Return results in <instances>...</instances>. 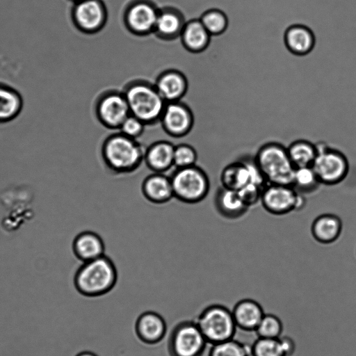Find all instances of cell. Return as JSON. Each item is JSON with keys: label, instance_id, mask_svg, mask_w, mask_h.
<instances>
[{"label": "cell", "instance_id": "cell-1", "mask_svg": "<svg viewBox=\"0 0 356 356\" xmlns=\"http://www.w3.org/2000/svg\"><path fill=\"white\" fill-rule=\"evenodd\" d=\"M145 148L137 139L122 133L106 137L101 147L102 161L113 175H129L136 172L144 162Z\"/></svg>", "mask_w": 356, "mask_h": 356}, {"label": "cell", "instance_id": "cell-2", "mask_svg": "<svg viewBox=\"0 0 356 356\" xmlns=\"http://www.w3.org/2000/svg\"><path fill=\"white\" fill-rule=\"evenodd\" d=\"M118 280L114 262L106 255L83 262L74 277L77 290L88 297H98L111 291Z\"/></svg>", "mask_w": 356, "mask_h": 356}, {"label": "cell", "instance_id": "cell-3", "mask_svg": "<svg viewBox=\"0 0 356 356\" xmlns=\"http://www.w3.org/2000/svg\"><path fill=\"white\" fill-rule=\"evenodd\" d=\"M254 159L267 184L293 185L296 168L287 151V146L278 141H268L258 148Z\"/></svg>", "mask_w": 356, "mask_h": 356}, {"label": "cell", "instance_id": "cell-4", "mask_svg": "<svg viewBox=\"0 0 356 356\" xmlns=\"http://www.w3.org/2000/svg\"><path fill=\"white\" fill-rule=\"evenodd\" d=\"M130 113L145 124L160 120L166 102L154 85L143 81L131 83L123 92Z\"/></svg>", "mask_w": 356, "mask_h": 356}, {"label": "cell", "instance_id": "cell-5", "mask_svg": "<svg viewBox=\"0 0 356 356\" xmlns=\"http://www.w3.org/2000/svg\"><path fill=\"white\" fill-rule=\"evenodd\" d=\"M170 178L174 197L183 203H199L207 196L210 190L209 176L197 165L175 168Z\"/></svg>", "mask_w": 356, "mask_h": 356}, {"label": "cell", "instance_id": "cell-6", "mask_svg": "<svg viewBox=\"0 0 356 356\" xmlns=\"http://www.w3.org/2000/svg\"><path fill=\"white\" fill-rule=\"evenodd\" d=\"M195 322L207 343L212 345L234 339L237 328L232 310L218 304L204 309Z\"/></svg>", "mask_w": 356, "mask_h": 356}, {"label": "cell", "instance_id": "cell-7", "mask_svg": "<svg viewBox=\"0 0 356 356\" xmlns=\"http://www.w3.org/2000/svg\"><path fill=\"white\" fill-rule=\"evenodd\" d=\"M315 144L317 155L312 167L321 184L334 186L343 181L349 172L346 155L325 141Z\"/></svg>", "mask_w": 356, "mask_h": 356}, {"label": "cell", "instance_id": "cell-8", "mask_svg": "<svg viewBox=\"0 0 356 356\" xmlns=\"http://www.w3.org/2000/svg\"><path fill=\"white\" fill-rule=\"evenodd\" d=\"M207 341L195 321H184L172 329L168 341L170 356H202Z\"/></svg>", "mask_w": 356, "mask_h": 356}, {"label": "cell", "instance_id": "cell-9", "mask_svg": "<svg viewBox=\"0 0 356 356\" xmlns=\"http://www.w3.org/2000/svg\"><path fill=\"white\" fill-rule=\"evenodd\" d=\"M260 202L266 211L277 216L300 210L306 204L303 195L293 187L279 184H266L262 190Z\"/></svg>", "mask_w": 356, "mask_h": 356}, {"label": "cell", "instance_id": "cell-10", "mask_svg": "<svg viewBox=\"0 0 356 356\" xmlns=\"http://www.w3.org/2000/svg\"><path fill=\"white\" fill-rule=\"evenodd\" d=\"M130 114L123 92H107L99 99L96 104L98 120L104 127L111 129H119Z\"/></svg>", "mask_w": 356, "mask_h": 356}, {"label": "cell", "instance_id": "cell-11", "mask_svg": "<svg viewBox=\"0 0 356 356\" xmlns=\"http://www.w3.org/2000/svg\"><path fill=\"white\" fill-rule=\"evenodd\" d=\"M160 121L168 135L174 138H182L191 131L194 118L191 108L177 101L166 103Z\"/></svg>", "mask_w": 356, "mask_h": 356}, {"label": "cell", "instance_id": "cell-12", "mask_svg": "<svg viewBox=\"0 0 356 356\" xmlns=\"http://www.w3.org/2000/svg\"><path fill=\"white\" fill-rule=\"evenodd\" d=\"M71 16L76 29L88 34L100 31L107 19L104 8L97 0L78 2L73 8Z\"/></svg>", "mask_w": 356, "mask_h": 356}, {"label": "cell", "instance_id": "cell-13", "mask_svg": "<svg viewBox=\"0 0 356 356\" xmlns=\"http://www.w3.org/2000/svg\"><path fill=\"white\" fill-rule=\"evenodd\" d=\"M159 12L145 2L131 6L124 15V24L129 31L137 35L154 32Z\"/></svg>", "mask_w": 356, "mask_h": 356}, {"label": "cell", "instance_id": "cell-14", "mask_svg": "<svg viewBox=\"0 0 356 356\" xmlns=\"http://www.w3.org/2000/svg\"><path fill=\"white\" fill-rule=\"evenodd\" d=\"M135 330L138 339L144 343H159L166 334V323L163 318L155 312L141 314L136 320Z\"/></svg>", "mask_w": 356, "mask_h": 356}, {"label": "cell", "instance_id": "cell-15", "mask_svg": "<svg viewBox=\"0 0 356 356\" xmlns=\"http://www.w3.org/2000/svg\"><path fill=\"white\" fill-rule=\"evenodd\" d=\"M141 192L148 202L154 204H165L174 197L170 176L161 172L147 175L142 182Z\"/></svg>", "mask_w": 356, "mask_h": 356}, {"label": "cell", "instance_id": "cell-16", "mask_svg": "<svg viewBox=\"0 0 356 356\" xmlns=\"http://www.w3.org/2000/svg\"><path fill=\"white\" fill-rule=\"evenodd\" d=\"M175 147L168 140H159L145 148L144 163L152 172L165 173L174 166Z\"/></svg>", "mask_w": 356, "mask_h": 356}, {"label": "cell", "instance_id": "cell-17", "mask_svg": "<svg viewBox=\"0 0 356 356\" xmlns=\"http://www.w3.org/2000/svg\"><path fill=\"white\" fill-rule=\"evenodd\" d=\"M154 86L167 103L177 102L185 95L188 81L181 72L168 70L158 76Z\"/></svg>", "mask_w": 356, "mask_h": 356}, {"label": "cell", "instance_id": "cell-18", "mask_svg": "<svg viewBox=\"0 0 356 356\" xmlns=\"http://www.w3.org/2000/svg\"><path fill=\"white\" fill-rule=\"evenodd\" d=\"M214 206L218 213L227 219H236L249 209L237 191L220 186L214 195Z\"/></svg>", "mask_w": 356, "mask_h": 356}, {"label": "cell", "instance_id": "cell-19", "mask_svg": "<svg viewBox=\"0 0 356 356\" xmlns=\"http://www.w3.org/2000/svg\"><path fill=\"white\" fill-rule=\"evenodd\" d=\"M72 250L76 257L82 262L99 258L105 254L102 238L92 231L79 233L74 239Z\"/></svg>", "mask_w": 356, "mask_h": 356}, {"label": "cell", "instance_id": "cell-20", "mask_svg": "<svg viewBox=\"0 0 356 356\" xmlns=\"http://www.w3.org/2000/svg\"><path fill=\"white\" fill-rule=\"evenodd\" d=\"M232 312L237 327L248 332H254L265 314L261 305L250 298L239 300Z\"/></svg>", "mask_w": 356, "mask_h": 356}, {"label": "cell", "instance_id": "cell-21", "mask_svg": "<svg viewBox=\"0 0 356 356\" xmlns=\"http://www.w3.org/2000/svg\"><path fill=\"white\" fill-rule=\"evenodd\" d=\"M180 37L184 47L193 53H200L206 50L212 40V36L200 19H192L185 23Z\"/></svg>", "mask_w": 356, "mask_h": 356}, {"label": "cell", "instance_id": "cell-22", "mask_svg": "<svg viewBox=\"0 0 356 356\" xmlns=\"http://www.w3.org/2000/svg\"><path fill=\"white\" fill-rule=\"evenodd\" d=\"M295 349V342L289 337H257L251 346V356H291Z\"/></svg>", "mask_w": 356, "mask_h": 356}, {"label": "cell", "instance_id": "cell-23", "mask_svg": "<svg viewBox=\"0 0 356 356\" xmlns=\"http://www.w3.org/2000/svg\"><path fill=\"white\" fill-rule=\"evenodd\" d=\"M284 42L291 53L305 55L313 49L315 35L310 27L304 24H294L286 29Z\"/></svg>", "mask_w": 356, "mask_h": 356}, {"label": "cell", "instance_id": "cell-24", "mask_svg": "<svg viewBox=\"0 0 356 356\" xmlns=\"http://www.w3.org/2000/svg\"><path fill=\"white\" fill-rule=\"evenodd\" d=\"M342 231V221L334 214L325 213L313 221L311 232L314 238L320 243L330 244L338 239Z\"/></svg>", "mask_w": 356, "mask_h": 356}, {"label": "cell", "instance_id": "cell-25", "mask_svg": "<svg viewBox=\"0 0 356 356\" xmlns=\"http://www.w3.org/2000/svg\"><path fill=\"white\" fill-rule=\"evenodd\" d=\"M24 100L15 88L0 83V123L17 118L22 111Z\"/></svg>", "mask_w": 356, "mask_h": 356}, {"label": "cell", "instance_id": "cell-26", "mask_svg": "<svg viewBox=\"0 0 356 356\" xmlns=\"http://www.w3.org/2000/svg\"><path fill=\"white\" fill-rule=\"evenodd\" d=\"M184 24L179 13L165 10L159 12L154 33L161 39L173 40L180 36Z\"/></svg>", "mask_w": 356, "mask_h": 356}, {"label": "cell", "instance_id": "cell-27", "mask_svg": "<svg viewBox=\"0 0 356 356\" xmlns=\"http://www.w3.org/2000/svg\"><path fill=\"white\" fill-rule=\"evenodd\" d=\"M220 179L222 186L237 191L250 183V173L244 159L226 165L221 172Z\"/></svg>", "mask_w": 356, "mask_h": 356}, {"label": "cell", "instance_id": "cell-28", "mask_svg": "<svg viewBox=\"0 0 356 356\" xmlns=\"http://www.w3.org/2000/svg\"><path fill=\"white\" fill-rule=\"evenodd\" d=\"M289 158L297 168L312 166L317 155L315 143L307 139H297L287 145Z\"/></svg>", "mask_w": 356, "mask_h": 356}, {"label": "cell", "instance_id": "cell-29", "mask_svg": "<svg viewBox=\"0 0 356 356\" xmlns=\"http://www.w3.org/2000/svg\"><path fill=\"white\" fill-rule=\"evenodd\" d=\"M321 185L312 166L296 168L292 187L299 193H312Z\"/></svg>", "mask_w": 356, "mask_h": 356}, {"label": "cell", "instance_id": "cell-30", "mask_svg": "<svg viewBox=\"0 0 356 356\" xmlns=\"http://www.w3.org/2000/svg\"><path fill=\"white\" fill-rule=\"evenodd\" d=\"M200 20L211 36L221 35L228 26V17L220 8H212L206 11Z\"/></svg>", "mask_w": 356, "mask_h": 356}, {"label": "cell", "instance_id": "cell-31", "mask_svg": "<svg viewBox=\"0 0 356 356\" xmlns=\"http://www.w3.org/2000/svg\"><path fill=\"white\" fill-rule=\"evenodd\" d=\"M209 356H251V346L232 339L213 344Z\"/></svg>", "mask_w": 356, "mask_h": 356}, {"label": "cell", "instance_id": "cell-32", "mask_svg": "<svg viewBox=\"0 0 356 356\" xmlns=\"http://www.w3.org/2000/svg\"><path fill=\"white\" fill-rule=\"evenodd\" d=\"M283 324L275 314H265L255 330L258 337L279 338L282 336Z\"/></svg>", "mask_w": 356, "mask_h": 356}, {"label": "cell", "instance_id": "cell-33", "mask_svg": "<svg viewBox=\"0 0 356 356\" xmlns=\"http://www.w3.org/2000/svg\"><path fill=\"white\" fill-rule=\"evenodd\" d=\"M197 153L196 149L188 144L175 145L174 150V166L186 168L196 165Z\"/></svg>", "mask_w": 356, "mask_h": 356}, {"label": "cell", "instance_id": "cell-34", "mask_svg": "<svg viewBox=\"0 0 356 356\" xmlns=\"http://www.w3.org/2000/svg\"><path fill=\"white\" fill-rule=\"evenodd\" d=\"M146 124L138 118L130 114L120 127V132L124 135L137 139L144 132Z\"/></svg>", "mask_w": 356, "mask_h": 356}, {"label": "cell", "instance_id": "cell-35", "mask_svg": "<svg viewBox=\"0 0 356 356\" xmlns=\"http://www.w3.org/2000/svg\"><path fill=\"white\" fill-rule=\"evenodd\" d=\"M263 188L254 184L248 183L238 192L245 205L250 207L260 201Z\"/></svg>", "mask_w": 356, "mask_h": 356}, {"label": "cell", "instance_id": "cell-36", "mask_svg": "<svg viewBox=\"0 0 356 356\" xmlns=\"http://www.w3.org/2000/svg\"><path fill=\"white\" fill-rule=\"evenodd\" d=\"M77 356H97L96 354L92 353V352H83L80 354H79Z\"/></svg>", "mask_w": 356, "mask_h": 356}, {"label": "cell", "instance_id": "cell-37", "mask_svg": "<svg viewBox=\"0 0 356 356\" xmlns=\"http://www.w3.org/2000/svg\"><path fill=\"white\" fill-rule=\"evenodd\" d=\"M75 1L79 2V1H83V0H75Z\"/></svg>", "mask_w": 356, "mask_h": 356}]
</instances>
